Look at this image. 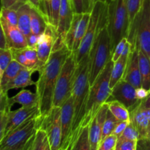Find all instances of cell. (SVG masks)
I'll list each match as a JSON object with an SVG mask.
<instances>
[{"label":"cell","instance_id":"836d02e7","mask_svg":"<svg viewBox=\"0 0 150 150\" xmlns=\"http://www.w3.org/2000/svg\"><path fill=\"white\" fill-rule=\"evenodd\" d=\"M144 1V0H126V4H127V11H128L129 21H130V31L136 16L142 8Z\"/></svg>","mask_w":150,"mask_h":150},{"label":"cell","instance_id":"b9f144b4","mask_svg":"<svg viewBox=\"0 0 150 150\" xmlns=\"http://www.w3.org/2000/svg\"><path fill=\"white\" fill-rule=\"evenodd\" d=\"M27 2H29V0H1V7L17 10Z\"/></svg>","mask_w":150,"mask_h":150},{"label":"cell","instance_id":"f35d334b","mask_svg":"<svg viewBox=\"0 0 150 150\" xmlns=\"http://www.w3.org/2000/svg\"><path fill=\"white\" fill-rule=\"evenodd\" d=\"M118 137L114 134L107 136L100 144L98 149L102 150H115Z\"/></svg>","mask_w":150,"mask_h":150},{"label":"cell","instance_id":"e0dca14e","mask_svg":"<svg viewBox=\"0 0 150 150\" xmlns=\"http://www.w3.org/2000/svg\"><path fill=\"white\" fill-rule=\"evenodd\" d=\"M130 121L139 133L140 139L147 138L150 132V108H142L138 105L130 112Z\"/></svg>","mask_w":150,"mask_h":150},{"label":"cell","instance_id":"f6af8a7d","mask_svg":"<svg viewBox=\"0 0 150 150\" xmlns=\"http://www.w3.org/2000/svg\"><path fill=\"white\" fill-rule=\"evenodd\" d=\"M73 10L74 13H85L83 0H71Z\"/></svg>","mask_w":150,"mask_h":150},{"label":"cell","instance_id":"30bf717a","mask_svg":"<svg viewBox=\"0 0 150 150\" xmlns=\"http://www.w3.org/2000/svg\"><path fill=\"white\" fill-rule=\"evenodd\" d=\"M41 119L40 128L47 133L51 150H59L62 140L61 107L54 106L45 117Z\"/></svg>","mask_w":150,"mask_h":150},{"label":"cell","instance_id":"ab89813d","mask_svg":"<svg viewBox=\"0 0 150 150\" xmlns=\"http://www.w3.org/2000/svg\"><path fill=\"white\" fill-rule=\"evenodd\" d=\"M136 145L137 141L118 139L115 150H136Z\"/></svg>","mask_w":150,"mask_h":150},{"label":"cell","instance_id":"d6a6232c","mask_svg":"<svg viewBox=\"0 0 150 150\" xmlns=\"http://www.w3.org/2000/svg\"><path fill=\"white\" fill-rule=\"evenodd\" d=\"M119 122V120L113 115L112 113L109 111L108 109V114H107L106 119H105V122L103 123L102 128V138H101V142L104 139L107 137V136H110L114 132V128H115L116 125L117 123Z\"/></svg>","mask_w":150,"mask_h":150},{"label":"cell","instance_id":"4316f807","mask_svg":"<svg viewBox=\"0 0 150 150\" xmlns=\"http://www.w3.org/2000/svg\"><path fill=\"white\" fill-rule=\"evenodd\" d=\"M90 16L91 12L90 13H89V12L83 13V15H82L80 21H79V24H78L77 29H76V35H75L73 51H72V52L75 53V54L79 50V46H80L82 40H83L85 35H86L88 25H89V20H90Z\"/></svg>","mask_w":150,"mask_h":150},{"label":"cell","instance_id":"7c38bea8","mask_svg":"<svg viewBox=\"0 0 150 150\" xmlns=\"http://www.w3.org/2000/svg\"><path fill=\"white\" fill-rule=\"evenodd\" d=\"M58 37L57 29L50 23H48L44 33L40 35L36 49L38 51V59L40 67L49 59L50 56L52 53L53 47Z\"/></svg>","mask_w":150,"mask_h":150},{"label":"cell","instance_id":"f5cc1de1","mask_svg":"<svg viewBox=\"0 0 150 150\" xmlns=\"http://www.w3.org/2000/svg\"><path fill=\"white\" fill-rule=\"evenodd\" d=\"M29 2L31 5L35 7V8H38L40 10V0H29Z\"/></svg>","mask_w":150,"mask_h":150},{"label":"cell","instance_id":"ffe728a7","mask_svg":"<svg viewBox=\"0 0 150 150\" xmlns=\"http://www.w3.org/2000/svg\"><path fill=\"white\" fill-rule=\"evenodd\" d=\"M131 50L132 44L129 41H127L122 55L117 62L114 63V67H113L112 72H111V80H110L111 89H112L121 79H122L125 72L126 67H127L129 54H130Z\"/></svg>","mask_w":150,"mask_h":150},{"label":"cell","instance_id":"7bdbcfd3","mask_svg":"<svg viewBox=\"0 0 150 150\" xmlns=\"http://www.w3.org/2000/svg\"><path fill=\"white\" fill-rule=\"evenodd\" d=\"M83 127V126H81L79 128H78L77 130H76L75 131H73L72 133L71 136H70V139H69L68 142H67V147L65 150H72L73 149V146H74L75 144H76V141H77L78 138H79V135H80L81 131L82 128Z\"/></svg>","mask_w":150,"mask_h":150},{"label":"cell","instance_id":"2e32d148","mask_svg":"<svg viewBox=\"0 0 150 150\" xmlns=\"http://www.w3.org/2000/svg\"><path fill=\"white\" fill-rule=\"evenodd\" d=\"M0 23L1 29L4 32L7 40V48L21 49L28 47L26 36L17 26H11L1 18H0Z\"/></svg>","mask_w":150,"mask_h":150},{"label":"cell","instance_id":"6da1fadb","mask_svg":"<svg viewBox=\"0 0 150 150\" xmlns=\"http://www.w3.org/2000/svg\"><path fill=\"white\" fill-rule=\"evenodd\" d=\"M71 53L66 45L52 51L48 62L38 70L39 77L35 86L41 118L45 117L53 108L54 91L63 64Z\"/></svg>","mask_w":150,"mask_h":150},{"label":"cell","instance_id":"bcb514c9","mask_svg":"<svg viewBox=\"0 0 150 150\" xmlns=\"http://www.w3.org/2000/svg\"><path fill=\"white\" fill-rule=\"evenodd\" d=\"M136 150H150V140L147 138H142L137 141Z\"/></svg>","mask_w":150,"mask_h":150},{"label":"cell","instance_id":"1f68e13d","mask_svg":"<svg viewBox=\"0 0 150 150\" xmlns=\"http://www.w3.org/2000/svg\"><path fill=\"white\" fill-rule=\"evenodd\" d=\"M72 150H91L89 136V125L82 128Z\"/></svg>","mask_w":150,"mask_h":150},{"label":"cell","instance_id":"f907efd6","mask_svg":"<svg viewBox=\"0 0 150 150\" xmlns=\"http://www.w3.org/2000/svg\"><path fill=\"white\" fill-rule=\"evenodd\" d=\"M139 106L142 108H150V94L146 99L141 101Z\"/></svg>","mask_w":150,"mask_h":150},{"label":"cell","instance_id":"83f0119b","mask_svg":"<svg viewBox=\"0 0 150 150\" xmlns=\"http://www.w3.org/2000/svg\"><path fill=\"white\" fill-rule=\"evenodd\" d=\"M23 65L18 62L16 60L13 59L8 67L4 72L1 77L0 78V87L7 84L18 76L19 73L24 68Z\"/></svg>","mask_w":150,"mask_h":150},{"label":"cell","instance_id":"52a82bcc","mask_svg":"<svg viewBox=\"0 0 150 150\" xmlns=\"http://www.w3.org/2000/svg\"><path fill=\"white\" fill-rule=\"evenodd\" d=\"M128 41L150 58V0H144L130 29Z\"/></svg>","mask_w":150,"mask_h":150},{"label":"cell","instance_id":"d6986e66","mask_svg":"<svg viewBox=\"0 0 150 150\" xmlns=\"http://www.w3.org/2000/svg\"><path fill=\"white\" fill-rule=\"evenodd\" d=\"M38 71V69H28L24 67L14 79L9 82L7 84L1 87L0 94H7L9 90L13 89L25 88L26 86L36 85V82L32 81V76L35 72Z\"/></svg>","mask_w":150,"mask_h":150},{"label":"cell","instance_id":"ac0fdd59","mask_svg":"<svg viewBox=\"0 0 150 150\" xmlns=\"http://www.w3.org/2000/svg\"><path fill=\"white\" fill-rule=\"evenodd\" d=\"M73 5L71 0H61V7L59 11V20L57 32L59 37L65 39V36L70 27L73 18Z\"/></svg>","mask_w":150,"mask_h":150},{"label":"cell","instance_id":"5b68a950","mask_svg":"<svg viewBox=\"0 0 150 150\" xmlns=\"http://www.w3.org/2000/svg\"><path fill=\"white\" fill-rule=\"evenodd\" d=\"M111 38L108 24L104 26L98 32L89 52V74L90 86L98 77L108 62L111 59Z\"/></svg>","mask_w":150,"mask_h":150},{"label":"cell","instance_id":"74e56055","mask_svg":"<svg viewBox=\"0 0 150 150\" xmlns=\"http://www.w3.org/2000/svg\"><path fill=\"white\" fill-rule=\"evenodd\" d=\"M12 51V54H13V59L16 60L18 63H20L21 65L23 67H26L28 69H34L33 66L32 65L30 62L28 61L26 57L22 52V48L21 49H15V48H10ZM37 69V68H36Z\"/></svg>","mask_w":150,"mask_h":150},{"label":"cell","instance_id":"e575fe53","mask_svg":"<svg viewBox=\"0 0 150 150\" xmlns=\"http://www.w3.org/2000/svg\"><path fill=\"white\" fill-rule=\"evenodd\" d=\"M13 59L10 48L0 49V78Z\"/></svg>","mask_w":150,"mask_h":150},{"label":"cell","instance_id":"c3c4849f","mask_svg":"<svg viewBox=\"0 0 150 150\" xmlns=\"http://www.w3.org/2000/svg\"><path fill=\"white\" fill-rule=\"evenodd\" d=\"M136 92L138 99L139 100H144L149 95L150 90H148V89H146L144 87H142V86H141V87L136 88Z\"/></svg>","mask_w":150,"mask_h":150},{"label":"cell","instance_id":"9c48e42d","mask_svg":"<svg viewBox=\"0 0 150 150\" xmlns=\"http://www.w3.org/2000/svg\"><path fill=\"white\" fill-rule=\"evenodd\" d=\"M32 117L0 140V150H23L38 130V118Z\"/></svg>","mask_w":150,"mask_h":150},{"label":"cell","instance_id":"8d00e7d4","mask_svg":"<svg viewBox=\"0 0 150 150\" xmlns=\"http://www.w3.org/2000/svg\"><path fill=\"white\" fill-rule=\"evenodd\" d=\"M120 139H127V140H131V141H138L140 139L139 136V133L138 132L137 129L134 126L131 121L127 126L125 130L122 133V134L118 138Z\"/></svg>","mask_w":150,"mask_h":150},{"label":"cell","instance_id":"7dc6e473","mask_svg":"<svg viewBox=\"0 0 150 150\" xmlns=\"http://www.w3.org/2000/svg\"><path fill=\"white\" fill-rule=\"evenodd\" d=\"M39 38L40 35H35V34L32 33L30 35H29V36L26 38L28 47L32 48H36L38 43V41H39Z\"/></svg>","mask_w":150,"mask_h":150},{"label":"cell","instance_id":"277c9868","mask_svg":"<svg viewBox=\"0 0 150 150\" xmlns=\"http://www.w3.org/2000/svg\"><path fill=\"white\" fill-rule=\"evenodd\" d=\"M108 3V29L111 38V51L125 38H128L130 21L126 0H107Z\"/></svg>","mask_w":150,"mask_h":150},{"label":"cell","instance_id":"ee69618b","mask_svg":"<svg viewBox=\"0 0 150 150\" xmlns=\"http://www.w3.org/2000/svg\"><path fill=\"white\" fill-rule=\"evenodd\" d=\"M130 122H126V121H119V122L117 123V125H116L115 128H114V132H113L112 134L115 135L117 137H120L122 133L124 132V130H125V128L127 127V126L128 125V124L130 123Z\"/></svg>","mask_w":150,"mask_h":150},{"label":"cell","instance_id":"f1b7e54d","mask_svg":"<svg viewBox=\"0 0 150 150\" xmlns=\"http://www.w3.org/2000/svg\"><path fill=\"white\" fill-rule=\"evenodd\" d=\"M108 109L119 121H130V111L125 105L118 101L108 102Z\"/></svg>","mask_w":150,"mask_h":150},{"label":"cell","instance_id":"5bb4252c","mask_svg":"<svg viewBox=\"0 0 150 150\" xmlns=\"http://www.w3.org/2000/svg\"><path fill=\"white\" fill-rule=\"evenodd\" d=\"M35 116H40L39 105L33 107L21 106L18 109H16L15 111L11 110L8 114L4 136L8 134L12 130H15L28 120Z\"/></svg>","mask_w":150,"mask_h":150},{"label":"cell","instance_id":"11a10c76","mask_svg":"<svg viewBox=\"0 0 150 150\" xmlns=\"http://www.w3.org/2000/svg\"><path fill=\"white\" fill-rule=\"evenodd\" d=\"M89 1H90V8L91 10H92V7H93L94 4H95V3L98 2V1H103V2H105L107 0H89Z\"/></svg>","mask_w":150,"mask_h":150},{"label":"cell","instance_id":"3957f363","mask_svg":"<svg viewBox=\"0 0 150 150\" xmlns=\"http://www.w3.org/2000/svg\"><path fill=\"white\" fill-rule=\"evenodd\" d=\"M114 63L112 60H110L93 84L90 86L85 117L82 126H86L90 123L98 110L107 102L110 97L111 92L110 80Z\"/></svg>","mask_w":150,"mask_h":150},{"label":"cell","instance_id":"cb8c5ba5","mask_svg":"<svg viewBox=\"0 0 150 150\" xmlns=\"http://www.w3.org/2000/svg\"><path fill=\"white\" fill-rule=\"evenodd\" d=\"M23 150H51L49 140L45 130L41 128L38 129Z\"/></svg>","mask_w":150,"mask_h":150},{"label":"cell","instance_id":"681fc988","mask_svg":"<svg viewBox=\"0 0 150 150\" xmlns=\"http://www.w3.org/2000/svg\"><path fill=\"white\" fill-rule=\"evenodd\" d=\"M7 48V40H6L5 35L4 32L1 29V34H0V49H6Z\"/></svg>","mask_w":150,"mask_h":150},{"label":"cell","instance_id":"6f0895ef","mask_svg":"<svg viewBox=\"0 0 150 150\" xmlns=\"http://www.w3.org/2000/svg\"><path fill=\"white\" fill-rule=\"evenodd\" d=\"M98 150H102V149H98Z\"/></svg>","mask_w":150,"mask_h":150},{"label":"cell","instance_id":"7a4b0ae2","mask_svg":"<svg viewBox=\"0 0 150 150\" xmlns=\"http://www.w3.org/2000/svg\"><path fill=\"white\" fill-rule=\"evenodd\" d=\"M89 74V57L88 55L78 64L76 70V80L72 93L74 106L72 133L82 126L84 120L90 89Z\"/></svg>","mask_w":150,"mask_h":150},{"label":"cell","instance_id":"ba28073f","mask_svg":"<svg viewBox=\"0 0 150 150\" xmlns=\"http://www.w3.org/2000/svg\"><path fill=\"white\" fill-rule=\"evenodd\" d=\"M78 63L76 54L72 52L62 67L54 91L53 107H62L73 93Z\"/></svg>","mask_w":150,"mask_h":150},{"label":"cell","instance_id":"d4e9b609","mask_svg":"<svg viewBox=\"0 0 150 150\" xmlns=\"http://www.w3.org/2000/svg\"><path fill=\"white\" fill-rule=\"evenodd\" d=\"M139 61L142 76V86L150 90V58L139 48Z\"/></svg>","mask_w":150,"mask_h":150},{"label":"cell","instance_id":"4dcf8cb0","mask_svg":"<svg viewBox=\"0 0 150 150\" xmlns=\"http://www.w3.org/2000/svg\"><path fill=\"white\" fill-rule=\"evenodd\" d=\"M61 0H51L48 15V22L57 29L59 20V11Z\"/></svg>","mask_w":150,"mask_h":150},{"label":"cell","instance_id":"9f6ffc18","mask_svg":"<svg viewBox=\"0 0 150 150\" xmlns=\"http://www.w3.org/2000/svg\"><path fill=\"white\" fill-rule=\"evenodd\" d=\"M147 139H149V140H150V132H149V135H148V137H147Z\"/></svg>","mask_w":150,"mask_h":150},{"label":"cell","instance_id":"603a6c76","mask_svg":"<svg viewBox=\"0 0 150 150\" xmlns=\"http://www.w3.org/2000/svg\"><path fill=\"white\" fill-rule=\"evenodd\" d=\"M31 30L35 35H41L48 26V21L45 15L38 8L32 5L31 7Z\"/></svg>","mask_w":150,"mask_h":150},{"label":"cell","instance_id":"44dd1931","mask_svg":"<svg viewBox=\"0 0 150 150\" xmlns=\"http://www.w3.org/2000/svg\"><path fill=\"white\" fill-rule=\"evenodd\" d=\"M8 103L13 106L15 103L20 104L21 106L33 107L39 105L38 94L28 89H23L12 98H8Z\"/></svg>","mask_w":150,"mask_h":150},{"label":"cell","instance_id":"60d3db41","mask_svg":"<svg viewBox=\"0 0 150 150\" xmlns=\"http://www.w3.org/2000/svg\"><path fill=\"white\" fill-rule=\"evenodd\" d=\"M127 41H128V39H127V38H125L117 44L115 49H114V52L112 53V56H111V60H112L114 62H117V60L120 58V57L122 55Z\"/></svg>","mask_w":150,"mask_h":150},{"label":"cell","instance_id":"484cf974","mask_svg":"<svg viewBox=\"0 0 150 150\" xmlns=\"http://www.w3.org/2000/svg\"><path fill=\"white\" fill-rule=\"evenodd\" d=\"M103 124L98 121L95 116L89 124V136L91 150H98L102 138V128Z\"/></svg>","mask_w":150,"mask_h":150},{"label":"cell","instance_id":"f546056e","mask_svg":"<svg viewBox=\"0 0 150 150\" xmlns=\"http://www.w3.org/2000/svg\"><path fill=\"white\" fill-rule=\"evenodd\" d=\"M83 13H74L73 15V21H72L70 27L69 29L68 32H67V35L65 36V39H64V42L68 49L72 52L73 51V43H74V39H75V35H76V31L77 29L78 24H79V21H80L81 18L82 17Z\"/></svg>","mask_w":150,"mask_h":150},{"label":"cell","instance_id":"7402d4cb","mask_svg":"<svg viewBox=\"0 0 150 150\" xmlns=\"http://www.w3.org/2000/svg\"><path fill=\"white\" fill-rule=\"evenodd\" d=\"M31 7L29 2L26 3L17 10L18 28L27 38L32 34L31 30Z\"/></svg>","mask_w":150,"mask_h":150},{"label":"cell","instance_id":"db71d44e","mask_svg":"<svg viewBox=\"0 0 150 150\" xmlns=\"http://www.w3.org/2000/svg\"><path fill=\"white\" fill-rule=\"evenodd\" d=\"M83 5H84V10L85 13L86 12H91V8H90V1L89 0H83Z\"/></svg>","mask_w":150,"mask_h":150},{"label":"cell","instance_id":"9a60e30c","mask_svg":"<svg viewBox=\"0 0 150 150\" xmlns=\"http://www.w3.org/2000/svg\"><path fill=\"white\" fill-rule=\"evenodd\" d=\"M122 79L133 85L136 89L142 86V76L139 61V47L136 45L132 48L129 54L127 67Z\"/></svg>","mask_w":150,"mask_h":150},{"label":"cell","instance_id":"816d5d0a","mask_svg":"<svg viewBox=\"0 0 150 150\" xmlns=\"http://www.w3.org/2000/svg\"><path fill=\"white\" fill-rule=\"evenodd\" d=\"M50 1L51 0H40V10L45 7H48L49 6Z\"/></svg>","mask_w":150,"mask_h":150},{"label":"cell","instance_id":"d590c367","mask_svg":"<svg viewBox=\"0 0 150 150\" xmlns=\"http://www.w3.org/2000/svg\"><path fill=\"white\" fill-rule=\"evenodd\" d=\"M1 18L5 21L7 23L18 27V13L17 10L10 8H3L1 10Z\"/></svg>","mask_w":150,"mask_h":150},{"label":"cell","instance_id":"8992f818","mask_svg":"<svg viewBox=\"0 0 150 150\" xmlns=\"http://www.w3.org/2000/svg\"><path fill=\"white\" fill-rule=\"evenodd\" d=\"M108 3L107 1L105 2L98 1L94 4L91 10L90 20L86 35L82 40L79 50L76 53L78 64L89 55L98 32L104 26L108 24Z\"/></svg>","mask_w":150,"mask_h":150},{"label":"cell","instance_id":"8fae6325","mask_svg":"<svg viewBox=\"0 0 150 150\" xmlns=\"http://www.w3.org/2000/svg\"><path fill=\"white\" fill-rule=\"evenodd\" d=\"M111 101H118L125 105L131 111L140 104L141 101L136 96V88L128 82L121 79L111 89L110 97L106 103Z\"/></svg>","mask_w":150,"mask_h":150},{"label":"cell","instance_id":"4fadbf2b","mask_svg":"<svg viewBox=\"0 0 150 150\" xmlns=\"http://www.w3.org/2000/svg\"><path fill=\"white\" fill-rule=\"evenodd\" d=\"M73 114V98L71 95L61 107L62 140L59 150H65L67 147V142L72 133Z\"/></svg>","mask_w":150,"mask_h":150}]
</instances>
